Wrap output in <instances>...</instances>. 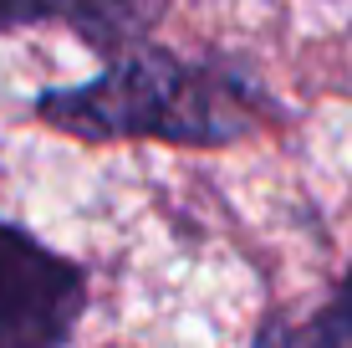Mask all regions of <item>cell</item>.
Masks as SVG:
<instances>
[{
    "label": "cell",
    "instance_id": "1",
    "mask_svg": "<svg viewBox=\"0 0 352 348\" xmlns=\"http://www.w3.org/2000/svg\"><path fill=\"white\" fill-rule=\"evenodd\" d=\"M31 113L72 139H159L220 149L265 128L276 103L230 57H179L148 36L107 57L102 72L77 88H46Z\"/></svg>",
    "mask_w": 352,
    "mask_h": 348
},
{
    "label": "cell",
    "instance_id": "2",
    "mask_svg": "<svg viewBox=\"0 0 352 348\" xmlns=\"http://www.w3.org/2000/svg\"><path fill=\"white\" fill-rule=\"evenodd\" d=\"M87 313V272L0 221V348H67Z\"/></svg>",
    "mask_w": 352,
    "mask_h": 348
},
{
    "label": "cell",
    "instance_id": "3",
    "mask_svg": "<svg viewBox=\"0 0 352 348\" xmlns=\"http://www.w3.org/2000/svg\"><path fill=\"white\" fill-rule=\"evenodd\" d=\"M159 6L153 0H0V31L16 26H67L87 52L107 57L148 41Z\"/></svg>",
    "mask_w": 352,
    "mask_h": 348
},
{
    "label": "cell",
    "instance_id": "4",
    "mask_svg": "<svg viewBox=\"0 0 352 348\" xmlns=\"http://www.w3.org/2000/svg\"><path fill=\"white\" fill-rule=\"evenodd\" d=\"M250 348H352V338L332 333L322 318L296 323V318L271 313V318H261V328H256V338H250Z\"/></svg>",
    "mask_w": 352,
    "mask_h": 348
},
{
    "label": "cell",
    "instance_id": "5",
    "mask_svg": "<svg viewBox=\"0 0 352 348\" xmlns=\"http://www.w3.org/2000/svg\"><path fill=\"white\" fill-rule=\"evenodd\" d=\"M332 333H342V338H352V261H347V272H342V282L332 287V303L317 313Z\"/></svg>",
    "mask_w": 352,
    "mask_h": 348
}]
</instances>
